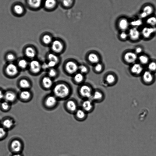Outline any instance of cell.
Returning a JSON list of instances; mask_svg holds the SVG:
<instances>
[{
  "label": "cell",
  "instance_id": "1",
  "mask_svg": "<svg viewBox=\"0 0 156 156\" xmlns=\"http://www.w3.org/2000/svg\"><path fill=\"white\" fill-rule=\"evenodd\" d=\"M51 93L59 101H64L71 97L73 93V88L68 82L59 80L55 81Z\"/></svg>",
  "mask_w": 156,
  "mask_h": 156
},
{
  "label": "cell",
  "instance_id": "2",
  "mask_svg": "<svg viewBox=\"0 0 156 156\" xmlns=\"http://www.w3.org/2000/svg\"><path fill=\"white\" fill-rule=\"evenodd\" d=\"M59 101L51 93L46 94L43 98L41 104L45 110L50 111L56 109L58 106Z\"/></svg>",
  "mask_w": 156,
  "mask_h": 156
},
{
  "label": "cell",
  "instance_id": "3",
  "mask_svg": "<svg viewBox=\"0 0 156 156\" xmlns=\"http://www.w3.org/2000/svg\"><path fill=\"white\" fill-rule=\"evenodd\" d=\"M94 90L91 84L85 82L78 86L76 93L78 96L81 100L90 99Z\"/></svg>",
  "mask_w": 156,
  "mask_h": 156
},
{
  "label": "cell",
  "instance_id": "4",
  "mask_svg": "<svg viewBox=\"0 0 156 156\" xmlns=\"http://www.w3.org/2000/svg\"><path fill=\"white\" fill-rule=\"evenodd\" d=\"M77 100L73 98H70L64 101L63 107L68 113L73 115L79 108Z\"/></svg>",
  "mask_w": 156,
  "mask_h": 156
},
{
  "label": "cell",
  "instance_id": "5",
  "mask_svg": "<svg viewBox=\"0 0 156 156\" xmlns=\"http://www.w3.org/2000/svg\"><path fill=\"white\" fill-rule=\"evenodd\" d=\"M54 80L46 74H44L40 78L39 81L40 86L44 91H51L55 82Z\"/></svg>",
  "mask_w": 156,
  "mask_h": 156
},
{
  "label": "cell",
  "instance_id": "6",
  "mask_svg": "<svg viewBox=\"0 0 156 156\" xmlns=\"http://www.w3.org/2000/svg\"><path fill=\"white\" fill-rule=\"evenodd\" d=\"M79 66L74 61H68L66 63L63 67L64 72L67 76L71 77L78 72Z\"/></svg>",
  "mask_w": 156,
  "mask_h": 156
},
{
  "label": "cell",
  "instance_id": "7",
  "mask_svg": "<svg viewBox=\"0 0 156 156\" xmlns=\"http://www.w3.org/2000/svg\"><path fill=\"white\" fill-rule=\"evenodd\" d=\"M80 107L89 114L94 111V103L90 99L81 100Z\"/></svg>",
  "mask_w": 156,
  "mask_h": 156
},
{
  "label": "cell",
  "instance_id": "8",
  "mask_svg": "<svg viewBox=\"0 0 156 156\" xmlns=\"http://www.w3.org/2000/svg\"><path fill=\"white\" fill-rule=\"evenodd\" d=\"M30 71L34 75H39L42 71V65L36 60L31 61L29 64Z\"/></svg>",
  "mask_w": 156,
  "mask_h": 156
},
{
  "label": "cell",
  "instance_id": "9",
  "mask_svg": "<svg viewBox=\"0 0 156 156\" xmlns=\"http://www.w3.org/2000/svg\"><path fill=\"white\" fill-rule=\"evenodd\" d=\"M141 76L142 82L146 85L151 84L154 81L155 78L154 73L148 70L144 71Z\"/></svg>",
  "mask_w": 156,
  "mask_h": 156
},
{
  "label": "cell",
  "instance_id": "10",
  "mask_svg": "<svg viewBox=\"0 0 156 156\" xmlns=\"http://www.w3.org/2000/svg\"><path fill=\"white\" fill-rule=\"evenodd\" d=\"M23 144L20 140L17 139L13 140L10 144L11 151L14 153H21L23 149Z\"/></svg>",
  "mask_w": 156,
  "mask_h": 156
},
{
  "label": "cell",
  "instance_id": "11",
  "mask_svg": "<svg viewBox=\"0 0 156 156\" xmlns=\"http://www.w3.org/2000/svg\"><path fill=\"white\" fill-rule=\"evenodd\" d=\"M86 76L77 72L71 77V81L73 83L77 86H79L85 82Z\"/></svg>",
  "mask_w": 156,
  "mask_h": 156
},
{
  "label": "cell",
  "instance_id": "12",
  "mask_svg": "<svg viewBox=\"0 0 156 156\" xmlns=\"http://www.w3.org/2000/svg\"><path fill=\"white\" fill-rule=\"evenodd\" d=\"M73 115L74 118L76 121L82 122L87 119L88 114L79 106Z\"/></svg>",
  "mask_w": 156,
  "mask_h": 156
},
{
  "label": "cell",
  "instance_id": "13",
  "mask_svg": "<svg viewBox=\"0 0 156 156\" xmlns=\"http://www.w3.org/2000/svg\"><path fill=\"white\" fill-rule=\"evenodd\" d=\"M105 98L103 92L98 89H94L90 99L94 102H101Z\"/></svg>",
  "mask_w": 156,
  "mask_h": 156
},
{
  "label": "cell",
  "instance_id": "14",
  "mask_svg": "<svg viewBox=\"0 0 156 156\" xmlns=\"http://www.w3.org/2000/svg\"><path fill=\"white\" fill-rule=\"evenodd\" d=\"M131 74L135 76H138L141 75L144 72V68L140 64L135 63L133 64L130 68Z\"/></svg>",
  "mask_w": 156,
  "mask_h": 156
},
{
  "label": "cell",
  "instance_id": "15",
  "mask_svg": "<svg viewBox=\"0 0 156 156\" xmlns=\"http://www.w3.org/2000/svg\"><path fill=\"white\" fill-rule=\"evenodd\" d=\"M5 72L9 76H15L18 73V66L13 63H10L6 66Z\"/></svg>",
  "mask_w": 156,
  "mask_h": 156
},
{
  "label": "cell",
  "instance_id": "16",
  "mask_svg": "<svg viewBox=\"0 0 156 156\" xmlns=\"http://www.w3.org/2000/svg\"><path fill=\"white\" fill-rule=\"evenodd\" d=\"M106 83L110 86H113L115 84L117 81V78L114 74L110 73L107 74L105 77Z\"/></svg>",
  "mask_w": 156,
  "mask_h": 156
},
{
  "label": "cell",
  "instance_id": "17",
  "mask_svg": "<svg viewBox=\"0 0 156 156\" xmlns=\"http://www.w3.org/2000/svg\"><path fill=\"white\" fill-rule=\"evenodd\" d=\"M137 55L135 53L128 52L124 56V59L127 63L132 64L134 63L137 59Z\"/></svg>",
  "mask_w": 156,
  "mask_h": 156
},
{
  "label": "cell",
  "instance_id": "18",
  "mask_svg": "<svg viewBox=\"0 0 156 156\" xmlns=\"http://www.w3.org/2000/svg\"><path fill=\"white\" fill-rule=\"evenodd\" d=\"M140 33L136 27H133L131 28L129 31V35L130 38L133 40L138 39L140 37Z\"/></svg>",
  "mask_w": 156,
  "mask_h": 156
},
{
  "label": "cell",
  "instance_id": "19",
  "mask_svg": "<svg viewBox=\"0 0 156 156\" xmlns=\"http://www.w3.org/2000/svg\"><path fill=\"white\" fill-rule=\"evenodd\" d=\"M51 48L54 52L59 53L62 50L63 45L60 41L56 40L52 42L51 44Z\"/></svg>",
  "mask_w": 156,
  "mask_h": 156
},
{
  "label": "cell",
  "instance_id": "20",
  "mask_svg": "<svg viewBox=\"0 0 156 156\" xmlns=\"http://www.w3.org/2000/svg\"><path fill=\"white\" fill-rule=\"evenodd\" d=\"M46 74L55 80L59 76L60 73L58 70L55 68H52L48 70Z\"/></svg>",
  "mask_w": 156,
  "mask_h": 156
},
{
  "label": "cell",
  "instance_id": "21",
  "mask_svg": "<svg viewBox=\"0 0 156 156\" xmlns=\"http://www.w3.org/2000/svg\"><path fill=\"white\" fill-rule=\"evenodd\" d=\"M20 98L23 100L28 101L33 96L32 93L28 90H25L21 91L20 94Z\"/></svg>",
  "mask_w": 156,
  "mask_h": 156
},
{
  "label": "cell",
  "instance_id": "22",
  "mask_svg": "<svg viewBox=\"0 0 156 156\" xmlns=\"http://www.w3.org/2000/svg\"><path fill=\"white\" fill-rule=\"evenodd\" d=\"M16 94L11 91H8L4 94V98L9 103L14 101L16 99Z\"/></svg>",
  "mask_w": 156,
  "mask_h": 156
},
{
  "label": "cell",
  "instance_id": "23",
  "mask_svg": "<svg viewBox=\"0 0 156 156\" xmlns=\"http://www.w3.org/2000/svg\"><path fill=\"white\" fill-rule=\"evenodd\" d=\"M155 30L154 27H145L142 30V34L144 37L147 38L155 31Z\"/></svg>",
  "mask_w": 156,
  "mask_h": 156
},
{
  "label": "cell",
  "instance_id": "24",
  "mask_svg": "<svg viewBox=\"0 0 156 156\" xmlns=\"http://www.w3.org/2000/svg\"><path fill=\"white\" fill-rule=\"evenodd\" d=\"M19 85L21 88L25 90L30 89L32 86L30 80L26 79L21 80L19 82Z\"/></svg>",
  "mask_w": 156,
  "mask_h": 156
},
{
  "label": "cell",
  "instance_id": "25",
  "mask_svg": "<svg viewBox=\"0 0 156 156\" xmlns=\"http://www.w3.org/2000/svg\"><path fill=\"white\" fill-rule=\"evenodd\" d=\"M2 124V127L7 130L12 128L14 126V123L12 119H6L3 120Z\"/></svg>",
  "mask_w": 156,
  "mask_h": 156
},
{
  "label": "cell",
  "instance_id": "26",
  "mask_svg": "<svg viewBox=\"0 0 156 156\" xmlns=\"http://www.w3.org/2000/svg\"><path fill=\"white\" fill-rule=\"evenodd\" d=\"M25 54L28 58H32L35 57L36 52L34 48L31 47H28L25 50Z\"/></svg>",
  "mask_w": 156,
  "mask_h": 156
},
{
  "label": "cell",
  "instance_id": "27",
  "mask_svg": "<svg viewBox=\"0 0 156 156\" xmlns=\"http://www.w3.org/2000/svg\"><path fill=\"white\" fill-rule=\"evenodd\" d=\"M129 23L127 20L125 19H121L119 23V26L121 30L124 31L128 27Z\"/></svg>",
  "mask_w": 156,
  "mask_h": 156
},
{
  "label": "cell",
  "instance_id": "28",
  "mask_svg": "<svg viewBox=\"0 0 156 156\" xmlns=\"http://www.w3.org/2000/svg\"><path fill=\"white\" fill-rule=\"evenodd\" d=\"M88 59L91 63L95 64V65L99 63V61L98 56L94 53H91L89 55Z\"/></svg>",
  "mask_w": 156,
  "mask_h": 156
},
{
  "label": "cell",
  "instance_id": "29",
  "mask_svg": "<svg viewBox=\"0 0 156 156\" xmlns=\"http://www.w3.org/2000/svg\"><path fill=\"white\" fill-rule=\"evenodd\" d=\"M29 6L33 8H37L41 5V1L39 0H30L27 1Z\"/></svg>",
  "mask_w": 156,
  "mask_h": 156
},
{
  "label": "cell",
  "instance_id": "30",
  "mask_svg": "<svg viewBox=\"0 0 156 156\" xmlns=\"http://www.w3.org/2000/svg\"><path fill=\"white\" fill-rule=\"evenodd\" d=\"M13 10L16 14L20 15L23 13L24 9L21 5L19 4H16L14 6Z\"/></svg>",
  "mask_w": 156,
  "mask_h": 156
},
{
  "label": "cell",
  "instance_id": "31",
  "mask_svg": "<svg viewBox=\"0 0 156 156\" xmlns=\"http://www.w3.org/2000/svg\"><path fill=\"white\" fill-rule=\"evenodd\" d=\"M89 69L86 65L81 64L79 66L78 72L86 76L89 73Z\"/></svg>",
  "mask_w": 156,
  "mask_h": 156
},
{
  "label": "cell",
  "instance_id": "32",
  "mask_svg": "<svg viewBox=\"0 0 156 156\" xmlns=\"http://www.w3.org/2000/svg\"><path fill=\"white\" fill-rule=\"evenodd\" d=\"M29 64L27 61L24 59H20L18 62V66L23 69L26 68L29 66Z\"/></svg>",
  "mask_w": 156,
  "mask_h": 156
},
{
  "label": "cell",
  "instance_id": "33",
  "mask_svg": "<svg viewBox=\"0 0 156 156\" xmlns=\"http://www.w3.org/2000/svg\"><path fill=\"white\" fill-rule=\"evenodd\" d=\"M103 69V67L102 65L99 62L95 65L93 68V70L95 73L99 74L102 72Z\"/></svg>",
  "mask_w": 156,
  "mask_h": 156
},
{
  "label": "cell",
  "instance_id": "34",
  "mask_svg": "<svg viewBox=\"0 0 156 156\" xmlns=\"http://www.w3.org/2000/svg\"><path fill=\"white\" fill-rule=\"evenodd\" d=\"M153 9L151 6L148 5L144 7L143 12L145 13L148 16L153 13Z\"/></svg>",
  "mask_w": 156,
  "mask_h": 156
},
{
  "label": "cell",
  "instance_id": "35",
  "mask_svg": "<svg viewBox=\"0 0 156 156\" xmlns=\"http://www.w3.org/2000/svg\"><path fill=\"white\" fill-rule=\"evenodd\" d=\"M147 68L148 70L154 73L156 72V62H152L148 63Z\"/></svg>",
  "mask_w": 156,
  "mask_h": 156
},
{
  "label": "cell",
  "instance_id": "36",
  "mask_svg": "<svg viewBox=\"0 0 156 156\" xmlns=\"http://www.w3.org/2000/svg\"><path fill=\"white\" fill-rule=\"evenodd\" d=\"M56 4V1L55 0H48L45 2V6L47 8L51 9L55 6Z\"/></svg>",
  "mask_w": 156,
  "mask_h": 156
},
{
  "label": "cell",
  "instance_id": "37",
  "mask_svg": "<svg viewBox=\"0 0 156 156\" xmlns=\"http://www.w3.org/2000/svg\"><path fill=\"white\" fill-rule=\"evenodd\" d=\"M146 22L147 24L152 27H154L156 25V17L151 16L147 20Z\"/></svg>",
  "mask_w": 156,
  "mask_h": 156
},
{
  "label": "cell",
  "instance_id": "38",
  "mask_svg": "<svg viewBox=\"0 0 156 156\" xmlns=\"http://www.w3.org/2000/svg\"><path fill=\"white\" fill-rule=\"evenodd\" d=\"M7 134V130L3 127H0V140L4 139Z\"/></svg>",
  "mask_w": 156,
  "mask_h": 156
},
{
  "label": "cell",
  "instance_id": "39",
  "mask_svg": "<svg viewBox=\"0 0 156 156\" xmlns=\"http://www.w3.org/2000/svg\"><path fill=\"white\" fill-rule=\"evenodd\" d=\"M48 58L49 61H51L55 62L57 64L58 62L59 59L58 57L55 55L50 53L48 56Z\"/></svg>",
  "mask_w": 156,
  "mask_h": 156
},
{
  "label": "cell",
  "instance_id": "40",
  "mask_svg": "<svg viewBox=\"0 0 156 156\" xmlns=\"http://www.w3.org/2000/svg\"><path fill=\"white\" fill-rule=\"evenodd\" d=\"M139 60L140 63L143 65H145L148 63L149 62V58L146 55H141L139 58Z\"/></svg>",
  "mask_w": 156,
  "mask_h": 156
},
{
  "label": "cell",
  "instance_id": "41",
  "mask_svg": "<svg viewBox=\"0 0 156 156\" xmlns=\"http://www.w3.org/2000/svg\"><path fill=\"white\" fill-rule=\"evenodd\" d=\"M42 40L45 44H48L51 43L52 38L49 35H45L43 37Z\"/></svg>",
  "mask_w": 156,
  "mask_h": 156
},
{
  "label": "cell",
  "instance_id": "42",
  "mask_svg": "<svg viewBox=\"0 0 156 156\" xmlns=\"http://www.w3.org/2000/svg\"><path fill=\"white\" fill-rule=\"evenodd\" d=\"M6 59L9 62H13L16 59L15 55L12 53H8L6 55Z\"/></svg>",
  "mask_w": 156,
  "mask_h": 156
},
{
  "label": "cell",
  "instance_id": "43",
  "mask_svg": "<svg viewBox=\"0 0 156 156\" xmlns=\"http://www.w3.org/2000/svg\"><path fill=\"white\" fill-rule=\"evenodd\" d=\"M1 106L3 110H7L9 108L10 105L9 102L5 101L1 103Z\"/></svg>",
  "mask_w": 156,
  "mask_h": 156
},
{
  "label": "cell",
  "instance_id": "44",
  "mask_svg": "<svg viewBox=\"0 0 156 156\" xmlns=\"http://www.w3.org/2000/svg\"><path fill=\"white\" fill-rule=\"evenodd\" d=\"M142 21L140 20H137L132 21L131 22V24L136 27L140 26L142 25Z\"/></svg>",
  "mask_w": 156,
  "mask_h": 156
},
{
  "label": "cell",
  "instance_id": "45",
  "mask_svg": "<svg viewBox=\"0 0 156 156\" xmlns=\"http://www.w3.org/2000/svg\"><path fill=\"white\" fill-rule=\"evenodd\" d=\"M72 0H64L63 1V4L66 7H69L71 5L72 3Z\"/></svg>",
  "mask_w": 156,
  "mask_h": 156
},
{
  "label": "cell",
  "instance_id": "46",
  "mask_svg": "<svg viewBox=\"0 0 156 156\" xmlns=\"http://www.w3.org/2000/svg\"><path fill=\"white\" fill-rule=\"evenodd\" d=\"M127 34L125 31L122 32L120 34V37L122 39H125L128 37Z\"/></svg>",
  "mask_w": 156,
  "mask_h": 156
},
{
  "label": "cell",
  "instance_id": "47",
  "mask_svg": "<svg viewBox=\"0 0 156 156\" xmlns=\"http://www.w3.org/2000/svg\"><path fill=\"white\" fill-rule=\"evenodd\" d=\"M142 49L140 47L137 48L135 49V52L137 54H140L142 51Z\"/></svg>",
  "mask_w": 156,
  "mask_h": 156
},
{
  "label": "cell",
  "instance_id": "48",
  "mask_svg": "<svg viewBox=\"0 0 156 156\" xmlns=\"http://www.w3.org/2000/svg\"><path fill=\"white\" fill-rule=\"evenodd\" d=\"M140 16L141 18H143L146 17L147 16L145 13L142 12L140 14Z\"/></svg>",
  "mask_w": 156,
  "mask_h": 156
},
{
  "label": "cell",
  "instance_id": "49",
  "mask_svg": "<svg viewBox=\"0 0 156 156\" xmlns=\"http://www.w3.org/2000/svg\"><path fill=\"white\" fill-rule=\"evenodd\" d=\"M4 94L3 92L0 90V100L4 98Z\"/></svg>",
  "mask_w": 156,
  "mask_h": 156
},
{
  "label": "cell",
  "instance_id": "50",
  "mask_svg": "<svg viewBox=\"0 0 156 156\" xmlns=\"http://www.w3.org/2000/svg\"><path fill=\"white\" fill-rule=\"evenodd\" d=\"M12 156H22L21 153H14Z\"/></svg>",
  "mask_w": 156,
  "mask_h": 156
}]
</instances>
